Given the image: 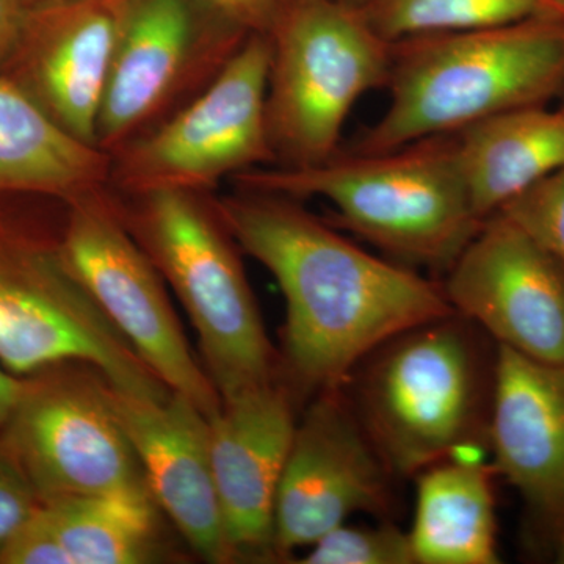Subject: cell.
Listing matches in <instances>:
<instances>
[{"label":"cell","instance_id":"cell-1","mask_svg":"<svg viewBox=\"0 0 564 564\" xmlns=\"http://www.w3.org/2000/svg\"><path fill=\"white\" fill-rule=\"evenodd\" d=\"M215 202L242 251L280 284V380L299 408L392 337L455 313L443 284L364 250L299 199L234 188Z\"/></svg>","mask_w":564,"mask_h":564},{"label":"cell","instance_id":"cell-2","mask_svg":"<svg viewBox=\"0 0 564 564\" xmlns=\"http://www.w3.org/2000/svg\"><path fill=\"white\" fill-rule=\"evenodd\" d=\"M486 337L463 315H445L380 345L345 381L393 478L488 445L497 347Z\"/></svg>","mask_w":564,"mask_h":564},{"label":"cell","instance_id":"cell-3","mask_svg":"<svg viewBox=\"0 0 564 564\" xmlns=\"http://www.w3.org/2000/svg\"><path fill=\"white\" fill-rule=\"evenodd\" d=\"M388 110L355 150L378 152L455 133L564 93V21L530 18L392 43Z\"/></svg>","mask_w":564,"mask_h":564},{"label":"cell","instance_id":"cell-4","mask_svg":"<svg viewBox=\"0 0 564 564\" xmlns=\"http://www.w3.org/2000/svg\"><path fill=\"white\" fill-rule=\"evenodd\" d=\"M231 182L299 202L326 199L336 209L334 226L408 267L447 272L484 225L464 184L454 135L388 151H339L303 169L261 166Z\"/></svg>","mask_w":564,"mask_h":564},{"label":"cell","instance_id":"cell-5","mask_svg":"<svg viewBox=\"0 0 564 564\" xmlns=\"http://www.w3.org/2000/svg\"><path fill=\"white\" fill-rule=\"evenodd\" d=\"M126 229L172 285L202 348L221 402L280 381V351L263 325L239 243L215 192H115Z\"/></svg>","mask_w":564,"mask_h":564},{"label":"cell","instance_id":"cell-6","mask_svg":"<svg viewBox=\"0 0 564 564\" xmlns=\"http://www.w3.org/2000/svg\"><path fill=\"white\" fill-rule=\"evenodd\" d=\"M0 195V364L25 377L62 361L91 364L118 391L163 402L172 389L151 372L74 272L65 209L41 220Z\"/></svg>","mask_w":564,"mask_h":564},{"label":"cell","instance_id":"cell-7","mask_svg":"<svg viewBox=\"0 0 564 564\" xmlns=\"http://www.w3.org/2000/svg\"><path fill=\"white\" fill-rule=\"evenodd\" d=\"M267 124L274 165H318L339 152L348 115L388 87L392 43L361 7L345 0H289L270 31Z\"/></svg>","mask_w":564,"mask_h":564},{"label":"cell","instance_id":"cell-8","mask_svg":"<svg viewBox=\"0 0 564 564\" xmlns=\"http://www.w3.org/2000/svg\"><path fill=\"white\" fill-rule=\"evenodd\" d=\"M22 378L0 437L41 502L150 492L110 383L96 367L62 361Z\"/></svg>","mask_w":564,"mask_h":564},{"label":"cell","instance_id":"cell-9","mask_svg":"<svg viewBox=\"0 0 564 564\" xmlns=\"http://www.w3.org/2000/svg\"><path fill=\"white\" fill-rule=\"evenodd\" d=\"M270 39L252 33L206 90L111 154V191L215 192L221 181L274 165L267 124Z\"/></svg>","mask_w":564,"mask_h":564},{"label":"cell","instance_id":"cell-10","mask_svg":"<svg viewBox=\"0 0 564 564\" xmlns=\"http://www.w3.org/2000/svg\"><path fill=\"white\" fill-rule=\"evenodd\" d=\"M250 35L206 0H133L98 115V148L115 154L169 120Z\"/></svg>","mask_w":564,"mask_h":564},{"label":"cell","instance_id":"cell-11","mask_svg":"<svg viewBox=\"0 0 564 564\" xmlns=\"http://www.w3.org/2000/svg\"><path fill=\"white\" fill-rule=\"evenodd\" d=\"M63 242L74 272L141 361L214 417L220 393L185 339L161 273L126 229L110 187L66 203Z\"/></svg>","mask_w":564,"mask_h":564},{"label":"cell","instance_id":"cell-12","mask_svg":"<svg viewBox=\"0 0 564 564\" xmlns=\"http://www.w3.org/2000/svg\"><path fill=\"white\" fill-rule=\"evenodd\" d=\"M392 480L344 384L317 393L296 422L278 488V558L310 547L352 514H391Z\"/></svg>","mask_w":564,"mask_h":564},{"label":"cell","instance_id":"cell-13","mask_svg":"<svg viewBox=\"0 0 564 564\" xmlns=\"http://www.w3.org/2000/svg\"><path fill=\"white\" fill-rule=\"evenodd\" d=\"M443 289L499 347L564 364V263L502 214L486 218Z\"/></svg>","mask_w":564,"mask_h":564},{"label":"cell","instance_id":"cell-14","mask_svg":"<svg viewBox=\"0 0 564 564\" xmlns=\"http://www.w3.org/2000/svg\"><path fill=\"white\" fill-rule=\"evenodd\" d=\"M132 3L44 0L28 7L17 50L0 74L65 131L98 147V115Z\"/></svg>","mask_w":564,"mask_h":564},{"label":"cell","instance_id":"cell-15","mask_svg":"<svg viewBox=\"0 0 564 564\" xmlns=\"http://www.w3.org/2000/svg\"><path fill=\"white\" fill-rule=\"evenodd\" d=\"M296 411L291 392L276 381L225 400L209 419L212 474L234 562L278 558L274 505Z\"/></svg>","mask_w":564,"mask_h":564},{"label":"cell","instance_id":"cell-16","mask_svg":"<svg viewBox=\"0 0 564 564\" xmlns=\"http://www.w3.org/2000/svg\"><path fill=\"white\" fill-rule=\"evenodd\" d=\"M110 395L155 503L196 555L234 562L212 474L209 419L176 392L152 402L110 384Z\"/></svg>","mask_w":564,"mask_h":564},{"label":"cell","instance_id":"cell-17","mask_svg":"<svg viewBox=\"0 0 564 564\" xmlns=\"http://www.w3.org/2000/svg\"><path fill=\"white\" fill-rule=\"evenodd\" d=\"M488 445L492 469L527 505L564 529V364L496 345Z\"/></svg>","mask_w":564,"mask_h":564},{"label":"cell","instance_id":"cell-18","mask_svg":"<svg viewBox=\"0 0 564 564\" xmlns=\"http://www.w3.org/2000/svg\"><path fill=\"white\" fill-rule=\"evenodd\" d=\"M110 154L52 120L0 74V195L70 203L109 187Z\"/></svg>","mask_w":564,"mask_h":564},{"label":"cell","instance_id":"cell-19","mask_svg":"<svg viewBox=\"0 0 564 564\" xmlns=\"http://www.w3.org/2000/svg\"><path fill=\"white\" fill-rule=\"evenodd\" d=\"M454 139L464 184L485 221L564 165V111L547 106L505 111Z\"/></svg>","mask_w":564,"mask_h":564},{"label":"cell","instance_id":"cell-20","mask_svg":"<svg viewBox=\"0 0 564 564\" xmlns=\"http://www.w3.org/2000/svg\"><path fill=\"white\" fill-rule=\"evenodd\" d=\"M492 467L445 459L417 475L410 532L415 564H496Z\"/></svg>","mask_w":564,"mask_h":564},{"label":"cell","instance_id":"cell-21","mask_svg":"<svg viewBox=\"0 0 564 564\" xmlns=\"http://www.w3.org/2000/svg\"><path fill=\"white\" fill-rule=\"evenodd\" d=\"M70 564L163 562L161 508L150 492L43 503Z\"/></svg>","mask_w":564,"mask_h":564},{"label":"cell","instance_id":"cell-22","mask_svg":"<svg viewBox=\"0 0 564 564\" xmlns=\"http://www.w3.org/2000/svg\"><path fill=\"white\" fill-rule=\"evenodd\" d=\"M361 9L389 43L554 18L544 0H367Z\"/></svg>","mask_w":564,"mask_h":564},{"label":"cell","instance_id":"cell-23","mask_svg":"<svg viewBox=\"0 0 564 564\" xmlns=\"http://www.w3.org/2000/svg\"><path fill=\"white\" fill-rule=\"evenodd\" d=\"M304 556V564H415L410 533L392 522L343 524L323 534Z\"/></svg>","mask_w":564,"mask_h":564},{"label":"cell","instance_id":"cell-24","mask_svg":"<svg viewBox=\"0 0 564 564\" xmlns=\"http://www.w3.org/2000/svg\"><path fill=\"white\" fill-rule=\"evenodd\" d=\"M497 214L513 221L564 263V165Z\"/></svg>","mask_w":564,"mask_h":564},{"label":"cell","instance_id":"cell-25","mask_svg":"<svg viewBox=\"0 0 564 564\" xmlns=\"http://www.w3.org/2000/svg\"><path fill=\"white\" fill-rule=\"evenodd\" d=\"M41 505L31 478L0 437V555Z\"/></svg>","mask_w":564,"mask_h":564},{"label":"cell","instance_id":"cell-26","mask_svg":"<svg viewBox=\"0 0 564 564\" xmlns=\"http://www.w3.org/2000/svg\"><path fill=\"white\" fill-rule=\"evenodd\" d=\"M0 564H70L43 505L11 538L0 555Z\"/></svg>","mask_w":564,"mask_h":564},{"label":"cell","instance_id":"cell-27","mask_svg":"<svg viewBox=\"0 0 564 564\" xmlns=\"http://www.w3.org/2000/svg\"><path fill=\"white\" fill-rule=\"evenodd\" d=\"M237 25L250 33L269 35L289 0H206Z\"/></svg>","mask_w":564,"mask_h":564},{"label":"cell","instance_id":"cell-28","mask_svg":"<svg viewBox=\"0 0 564 564\" xmlns=\"http://www.w3.org/2000/svg\"><path fill=\"white\" fill-rule=\"evenodd\" d=\"M25 10L22 0H0V68L17 50L24 28Z\"/></svg>","mask_w":564,"mask_h":564},{"label":"cell","instance_id":"cell-29","mask_svg":"<svg viewBox=\"0 0 564 564\" xmlns=\"http://www.w3.org/2000/svg\"><path fill=\"white\" fill-rule=\"evenodd\" d=\"M22 388H24V378L18 377L6 369L0 364V430L3 429L18 400H20Z\"/></svg>","mask_w":564,"mask_h":564},{"label":"cell","instance_id":"cell-30","mask_svg":"<svg viewBox=\"0 0 564 564\" xmlns=\"http://www.w3.org/2000/svg\"><path fill=\"white\" fill-rule=\"evenodd\" d=\"M552 17L564 21V0H544Z\"/></svg>","mask_w":564,"mask_h":564},{"label":"cell","instance_id":"cell-31","mask_svg":"<svg viewBox=\"0 0 564 564\" xmlns=\"http://www.w3.org/2000/svg\"><path fill=\"white\" fill-rule=\"evenodd\" d=\"M556 562L564 564V529L560 530L556 541Z\"/></svg>","mask_w":564,"mask_h":564},{"label":"cell","instance_id":"cell-32","mask_svg":"<svg viewBox=\"0 0 564 564\" xmlns=\"http://www.w3.org/2000/svg\"><path fill=\"white\" fill-rule=\"evenodd\" d=\"M44 2V0H22L25 7L35 6V3Z\"/></svg>","mask_w":564,"mask_h":564},{"label":"cell","instance_id":"cell-33","mask_svg":"<svg viewBox=\"0 0 564 564\" xmlns=\"http://www.w3.org/2000/svg\"><path fill=\"white\" fill-rule=\"evenodd\" d=\"M345 2H350L352 6L362 7L364 3L367 2V0H345Z\"/></svg>","mask_w":564,"mask_h":564},{"label":"cell","instance_id":"cell-34","mask_svg":"<svg viewBox=\"0 0 564 564\" xmlns=\"http://www.w3.org/2000/svg\"><path fill=\"white\" fill-rule=\"evenodd\" d=\"M560 109H562V110L564 111V104H563V106H562V107H560Z\"/></svg>","mask_w":564,"mask_h":564}]
</instances>
